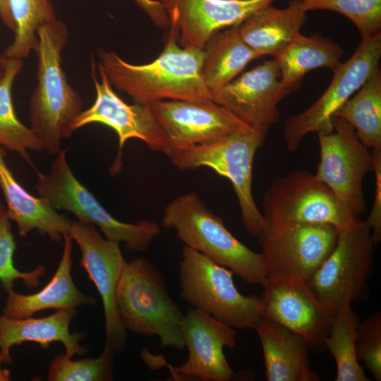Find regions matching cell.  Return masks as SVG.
Here are the masks:
<instances>
[{"label":"cell","mask_w":381,"mask_h":381,"mask_svg":"<svg viewBox=\"0 0 381 381\" xmlns=\"http://www.w3.org/2000/svg\"><path fill=\"white\" fill-rule=\"evenodd\" d=\"M97 54L111 85L137 104L151 105L165 99L212 100L200 75L203 49L182 47L173 35L168 34L163 51L149 64H132L103 49Z\"/></svg>","instance_id":"6da1fadb"},{"label":"cell","mask_w":381,"mask_h":381,"mask_svg":"<svg viewBox=\"0 0 381 381\" xmlns=\"http://www.w3.org/2000/svg\"><path fill=\"white\" fill-rule=\"evenodd\" d=\"M68 37L67 26L54 18L37 31V85L29 102L30 129L50 155L61 150L69 138V126L82 112L80 94L68 83L62 68V52Z\"/></svg>","instance_id":"7a4b0ae2"},{"label":"cell","mask_w":381,"mask_h":381,"mask_svg":"<svg viewBox=\"0 0 381 381\" xmlns=\"http://www.w3.org/2000/svg\"><path fill=\"white\" fill-rule=\"evenodd\" d=\"M162 224L175 229L185 246L229 268L247 283L264 286L268 282L261 253L238 240L195 192L169 202L164 210Z\"/></svg>","instance_id":"3957f363"},{"label":"cell","mask_w":381,"mask_h":381,"mask_svg":"<svg viewBox=\"0 0 381 381\" xmlns=\"http://www.w3.org/2000/svg\"><path fill=\"white\" fill-rule=\"evenodd\" d=\"M119 318L126 329L157 336L163 348L185 349L184 315L170 297L161 272L145 257L126 262L116 294Z\"/></svg>","instance_id":"277c9868"},{"label":"cell","mask_w":381,"mask_h":381,"mask_svg":"<svg viewBox=\"0 0 381 381\" xmlns=\"http://www.w3.org/2000/svg\"><path fill=\"white\" fill-rule=\"evenodd\" d=\"M267 131L248 126L210 143L173 149L168 155L181 170L205 167L229 179L238 198L243 225L258 238L266 222L252 193L253 165Z\"/></svg>","instance_id":"5b68a950"},{"label":"cell","mask_w":381,"mask_h":381,"mask_svg":"<svg viewBox=\"0 0 381 381\" xmlns=\"http://www.w3.org/2000/svg\"><path fill=\"white\" fill-rule=\"evenodd\" d=\"M69 148L60 150L48 173L37 171L35 188L55 210L71 212L78 221L97 226L108 240L123 243L126 250L145 251L159 234V226L150 220L126 223L114 217L75 177L66 158Z\"/></svg>","instance_id":"8992f818"},{"label":"cell","mask_w":381,"mask_h":381,"mask_svg":"<svg viewBox=\"0 0 381 381\" xmlns=\"http://www.w3.org/2000/svg\"><path fill=\"white\" fill-rule=\"evenodd\" d=\"M179 264L180 296L234 329H254L263 317L260 297L238 291L229 268L184 246Z\"/></svg>","instance_id":"52a82bcc"},{"label":"cell","mask_w":381,"mask_h":381,"mask_svg":"<svg viewBox=\"0 0 381 381\" xmlns=\"http://www.w3.org/2000/svg\"><path fill=\"white\" fill-rule=\"evenodd\" d=\"M374 246L371 229L359 218L351 226L339 231L334 248L306 282L332 313L368 299Z\"/></svg>","instance_id":"ba28073f"},{"label":"cell","mask_w":381,"mask_h":381,"mask_svg":"<svg viewBox=\"0 0 381 381\" xmlns=\"http://www.w3.org/2000/svg\"><path fill=\"white\" fill-rule=\"evenodd\" d=\"M262 209L266 228L327 224L339 231L359 219L344 207L315 174L303 169L275 177L264 193Z\"/></svg>","instance_id":"9c48e42d"},{"label":"cell","mask_w":381,"mask_h":381,"mask_svg":"<svg viewBox=\"0 0 381 381\" xmlns=\"http://www.w3.org/2000/svg\"><path fill=\"white\" fill-rule=\"evenodd\" d=\"M381 32L362 38L352 56L333 72L332 80L322 95L304 111L289 116L284 123L286 150L297 151L310 133H330L337 111L379 68Z\"/></svg>","instance_id":"30bf717a"},{"label":"cell","mask_w":381,"mask_h":381,"mask_svg":"<svg viewBox=\"0 0 381 381\" xmlns=\"http://www.w3.org/2000/svg\"><path fill=\"white\" fill-rule=\"evenodd\" d=\"M338 233L327 224L265 228L258 239L268 282H306L334 248Z\"/></svg>","instance_id":"8fae6325"},{"label":"cell","mask_w":381,"mask_h":381,"mask_svg":"<svg viewBox=\"0 0 381 381\" xmlns=\"http://www.w3.org/2000/svg\"><path fill=\"white\" fill-rule=\"evenodd\" d=\"M90 68L96 92L95 100L90 108L82 111L71 123V133L91 123H101L113 129L118 136L119 149L110 169L112 175L117 174L121 171L123 149L126 141L130 139L140 140L150 150L167 155L169 146L152 105L137 103L128 104L125 102L114 92L99 63L97 73L99 78L97 77L94 56H92L90 59Z\"/></svg>","instance_id":"7c38bea8"},{"label":"cell","mask_w":381,"mask_h":381,"mask_svg":"<svg viewBox=\"0 0 381 381\" xmlns=\"http://www.w3.org/2000/svg\"><path fill=\"white\" fill-rule=\"evenodd\" d=\"M333 126L330 133H317L320 162L315 176L352 215L359 218L366 210L363 182L373 170L372 152L347 121L334 116Z\"/></svg>","instance_id":"4fadbf2b"},{"label":"cell","mask_w":381,"mask_h":381,"mask_svg":"<svg viewBox=\"0 0 381 381\" xmlns=\"http://www.w3.org/2000/svg\"><path fill=\"white\" fill-rule=\"evenodd\" d=\"M69 235L79 247L80 265L87 273L102 298L105 344L115 354H121L126 346L127 334L117 310L116 294L126 261L119 243L103 237L95 225L80 221H72Z\"/></svg>","instance_id":"5bb4252c"},{"label":"cell","mask_w":381,"mask_h":381,"mask_svg":"<svg viewBox=\"0 0 381 381\" xmlns=\"http://www.w3.org/2000/svg\"><path fill=\"white\" fill-rule=\"evenodd\" d=\"M212 100L254 128H266L279 119V103L289 91L280 81L275 59L265 61L216 90Z\"/></svg>","instance_id":"9a60e30c"},{"label":"cell","mask_w":381,"mask_h":381,"mask_svg":"<svg viewBox=\"0 0 381 381\" xmlns=\"http://www.w3.org/2000/svg\"><path fill=\"white\" fill-rule=\"evenodd\" d=\"M275 0H160L169 34L184 48L202 49L217 32L241 23Z\"/></svg>","instance_id":"2e32d148"},{"label":"cell","mask_w":381,"mask_h":381,"mask_svg":"<svg viewBox=\"0 0 381 381\" xmlns=\"http://www.w3.org/2000/svg\"><path fill=\"white\" fill-rule=\"evenodd\" d=\"M151 105L169 146L167 156L173 149L210 143L250 126L212 100H163Z\"/></svg>","instance_id":"e0dca14e"},{"label":"cell","mask_w":381,"mask_h":381,"mask_svg":"<svg viewBox=\"0 0 381 381\" xmlns=\"http://www.w3.org/2000/svg\"><path fill=\"white\" fill-rule=\"evenodd\" d=\"M260 298L263 317L303 338L314 353L326 350L334 313L315 297L306 282H268Z\"/></svg>","instance_id":"ac0fdd59"},{"label":"cell","mask_w":381,"mask_h":381,"mask_svg":"<svg viewBox=\"0 0 381 381\" xmlns=\"http://www.w3.org/2000/svg\"><path fill=\"white\" fill-rule=\"evenodd\" d=\"M182 336L188 357L179 368L181 375L203 381H231L237 378L224 348L236 346L235 329L195 308L188 310Z\"/></svg>","instance_id":"d6986e66"},{"label":"cell","mask_w":381,"mask_h":381,"mask_svg":"<svg viewBox=\"0 0 381 381\" xmlns=\"http://www.w3.org/2000/svg\"><path fill=\"white\" fill-rule=\"evenodd\" d=\"M6 150L0 145V188L6 204V211L13 221L20 237L36 230L58 243L69 234L72 221L54 209L46 199L30 194L16 180L8 167Z\"/></svg>","instance_id":"ffe728a7"},{"label":"cell","mask_w":381,"mask_h":381,"mask_svg":"<svg viewBox=\"0 0 381 381\" xmlns=\"http://www.w3.org/2000/svg\"><path fill=\"white\" fill-rule=\"evenodd\" d=\"M75 308L56 310L53 314L40 318H10L0 315V356L4 364H11V349L23 342L37 343L47 349L54 341L61 342L65 354L70 357L84 355L87 349L80 346L85 336L82 332H71L70 325Z\"/></svg>","instance_id":"44dd1931"},{"label":"cell","mask_w":381,"mask_h":381,"mask_svg":"<svg viewBox=\"0 0 381 381\" xmlns=\"http://www.w3.org/2000/svg\"><path fill=\"white\" fill-rule=\"evenodd\" d=\"M62 256L52 279L40 291L25 295L11 289L2 315L10 318H25L47 309H69L83 306L96 305L95 298L85 294L75 285L72 275L73 239L69 234L64 236Z\"/></svg>","instance_id":"7402d4cb"},{"label":"cell","mask_w":381,"mask_h":381,"mask_svg":"<svg viewBox=\"0 0 381 381\" xmlns=\"http://www.w3.org/2000/svg\"><path fill=\"white\" fill-rule=\"evenodd\" d=\"M255 329L263 351L267 381H319L312 370L308 344L277 322L262 317Z\"/></svg>","instance_id":"603a6c76"},{"label":"cell","mask_w":381,"mask_h":381,"mask_svg":"<svg viewBox=\"0 0 381 381\" xmlns=\"http://www.w3.org/2000/svg\"><path fill=\"white\" fill-rule=\"evenodd\" d=\"M306 13L300 0H290L283 8L270 4L243 20L239 24V32L259 55L276 58L301 32Z\"/></svg>","instance_id":"cb8c5ba5"},{"label":"cell","mask_w":381,"mask_h":381,"mask_svg":"<svg viewBox=\"0 0 381 381\" xmlns=\"http://www.w3.org/2000/svg\"><path fill=\"white\" fill-rule=\"evenodd\" d=\"M239 24L217 32L202 48L200 75L210 91L226 85L250 61L261 57L241 38Z\"/></svg>","instance_id":"d4e9b609"},{"label":"cell","mask_w":381,"mask_h":381,"mask_svg":"<svg viewBox=\"0 0 381 381\" xmlns=\"http://www.w3.org/2000/svg\"><path fill=\"white\" fill-rule=\"evenodd\" d=\"M341 47L320 34L310 36L298 34L276 58L282 85L291 92L308 72L318 68H327L334 72L342 63Z\"/></svg>","instance_id":"484cf974"},{"label":"cell","mask_w":381,"mask_h":381,"mask_svg":"<svg viewBox=\"0 0 381 381\" xmlns=\"http://www.w3.org/2000/svg\"><path fill=\"white\" fill-rule=\"evenodd\" d=\"M23 60L0 55V145L18 154L33 168L28 150L43 151L44 147L30 127L18 118L11 90L16 77L21 71Z\"/></svg>","instance_id":"4316f807"},{"label":"cell","mask_w":381,"mask_h":381,"mask_svg":"<svg viewBox=\"0 0 381 381\" xmlns=\"http://www.w3.org/2000/svg\"><path fill=\"white\" fill-rule=\"evenodd\" d=\"M334 116L354 128L358 139L373 150H381V71H374L356 94L350 97Z\"/></svg>","instance_id":"83f0119b"},{"label":"cell","mask_w":381,"mask_h":381,"mask_svg":"<svg viewBox=\"0 0 381 381\" xmlns=\"http://www.w3.org/2000/svg\"><path fill=\"white\" fill-rule=\"evenodd\" d=\"M359 318L351 306L334 314L329 333L325 341L326 349L334 357L337 365L334 381H369L358 363L356 355Z\"/></svg>","instance_id":"f1b7e54d"},{"label":"cell","mask_w":381,"mask_h":381,"mask_svg":"<svg viewBox=\"0 0 381 381\" xmlns=\"http://www.w3.org/2000/svg\"><path fill=\"white\" fill-rule=\"evenodd\" d=\"M8 5L16 30L3 55L23 60L37 47L39 28L56 18L54 8L50 0H8Z\"/></svg>","instance_id":"f546056e"},{"label":"cell","mask_w":381,"mask_h":381,"mask_svg":"<svg viewBox=\"0 0 381 381\" xmlns=\"http://www.w3.org/2000/svg\"><path fill=\"white\" fill-rule=\"evenodd\" d=\"M115 353L104 344L102 353L96 358L73 361L64 354L54 358L48 369L49 381H107L112 380Z\"/></svg>","instance_id":"4dcf8cb0"},{"label":"cell","mask_w":381,"mask_h":381,"mask_svg":"<svg viewBox=\"0 0 381 381\" xmlns=\"http://www.w3.org/2000/svg\"><path fill=\"white\" fill-rule=\"evenodd\" d=\"M303 8L308 12L328 10L339 13L357 28L362 38L380 30L381 0H300Z\"/></svg>","instance_id":"1f68e13d"},{"label":"cell","mask_w":381,"mask_h":381,"mask_svg":"<svg viewBox=\"0 0 381 381\" xmlns=\"http://www.w3.org/2000/svg\"><path fill=\"white\" fill-rule=\"evenodd\" d=\"M16 250L14 236L11 231V219L6 207L0 201V283L6 293L13 289L14 282L21 279L29 288L40 285V278L44 275L45 267L39 265L31 271L22 272L13 263Z\"/></svg>","instance_id":"d6a6232c"},{"label":"cell","mask_w":381,"mask_h":381,"mask_svg":"<svg viewBox=\"0 0 381 381\" xmlns=\"http://www.w3.org/2000/svg\"><path fill=\"white\" fill-rule=\"evenodd\" d=\"M356 355L376 381L381 380V313L377 311L361 322L358 328Z\"/></svg>","instance_id":"836d02e7"},{"label":"cell","mask_w":381,"mask_h":381,"mask_svg":"<svg viewBox=\"0 0 381 381\" xmlns=\"http://www.w3.org/2000/svg\"><path fill=\"white\" fill-rule=\"evenodd\" d=\"M373 173L375 190L372 209L365 224L370 227L375 245L381 241V150H373Z\"/></svg>","instance_id":"e575fe53"},{"label":"cell","mask_w":381,"mask_h":381,"mask_svg":"<svg viewBox=\"0 0 381 381\" xmlns=\"http://www.w3.org/2000/svg\"><path fill=\"white\" fill-rule=\"evenodd\" d=\"M135 1L138 7L141 8L148 16V17L151 19L155 26L160 29H169V19L160 1Z\"/></svg>","instance_id":"d590c367"},{"label":"cell","mask_w":381,"mask_h":381,"mask_svg":"<svg viewBox=\"0 0 381 381\" xmlns=\"http://www.w3.org/2000/svg\"><path fill=\"white\" fill-rule=\"evenodd\" d=\"M0 18L8 28L15 32L16 26L9 8L8 0H0Z\"/></svg>","instance_id":"8d00e7d4"},{"label":"cell","mask_w":381,"mask_h":381,"mask_svg":"<svg viewBox=\"0 0 381 381\" xmlns=\"http://www.w3.org/2000/svg\"><path fill=\"white\" fill-rule=\"evenodd\" d=\"M1 294V291H0ZM3 363L2 357L0 356V381H10L11 372L10 370L3 368L1 365Z\"/></svg>","instance_id":"74e56055"},{"label":"cell","mask_w":381,"mask_h":381,"mask_svg":"<svg viewBox=\"0 0 381 381\" xmlns=\"http://www.w3.org/2000/svg\"><path fill=\"white\" fill-rule=\"evenodd\" d=\"M0 76H1V73H0Z\"/></svg>","instance_id":"f35d334b"}]
</instances>
